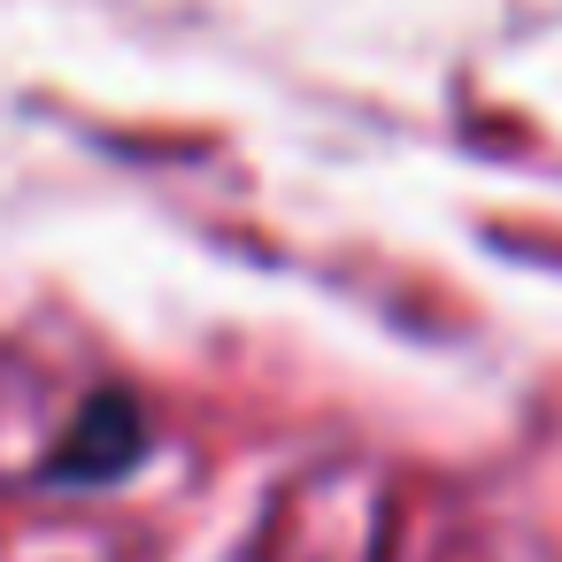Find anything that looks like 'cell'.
Listing matches in <instances>:
<instances>
[{
  "label": "cell",
  "mask_w": 562,
  "mask_h": 562,
  "mask_svg": "<svg viewBox=\"0 0 562 562\" xmlns=\"http://www.w3.org/2000/svg\"><path fill=\"white\" fill-rule=\"evenodd\" d=\"M247 562H531L470 501L401 470H316L278 493Z\"/></svg>",
  "instance_id": "obj_1"
},
{
  "label": "cell",
  "mask_w": 562,
  "mask_h": 562,
  "mask_svg": "<svg viewBox=\"0 0 562 562\" xmlns=\"http://www.w3.org/2000/svg\"><path fill=\"white\" fill-rule=\"evenodd\" d=\"M139 454L147 416L116 378L0 347V493H93Z\"/></svg>",
  "instance_id": "obj_2"
}]
</instances>
